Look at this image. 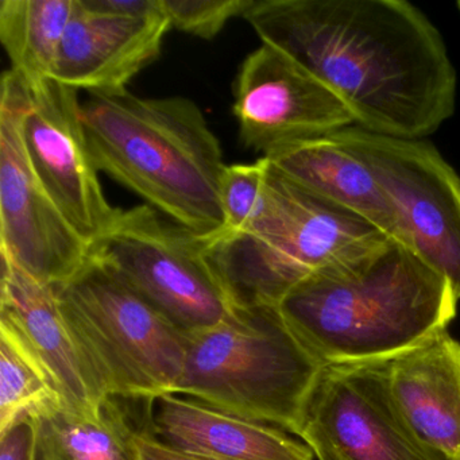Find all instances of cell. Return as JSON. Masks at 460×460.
<instances>
[{"instance_id": "cell-1", "label": "cell", "mask_w": 460, "mask_h": 460, "mask_svg": "<svg viewBox=\"0 0 460 460\" xmlns=\"http://www.w3.org/2000/svg\"><path fill=\"white\" fill-rule=\"evenodd\" d=\"M243 18L262 44L324 83L358 128L424 139L454 115L446 42L406 0H254Z\"/></svg>"}, {"instance_id": "cell-2", "label": "cell", "mask_w": 460, "mask_h": 460, "mask_svg": "<svg viewBox=\"0 0 460 460\" xmlns=\"http://www.w3.org/2000/svg\"><path fill=\"white\" fill-rule=\"evenodd\" d=\"M449 282L393 238L362 257L298 282L279 314L320 365L385 362L456 316Z\"/></svg>"}, {"instance_id": "cell-3", "label": "cell", "mask_w": 460, "mask_h": 460, "mask_svg": "<svg viewBox=\"0 0 460 460\" xmlns=\"http://www.w3.org/2000/svg\"><path fill=\"white\" fill-rule=\"evenodd\" d=\"M82 120L99 172L204 242L223 233L219 139L195 102L90 95Z\"/></svg>"}, {"instance_id": "cell-4", "label": "cell", "mask_w": 460, "mask_h": 460, "mask_svg": "<svg viewBox=\"0 0 460 460\" xmlns=\"http://www.w3.org/2000/svg\"><path fill=\"white\" fill-rule=\"evenodd\" d=\"M387 238L359 215L270 166L268 204L257 226L206 243V252L236 305H277L306 277L346 265Z\"/></svg>"}, {"instance_id": "cell-5", "label": "cell", "mask_w": 460, "mask_h": 460, "mask_svg": "<svg viewBox=\"0 0 460 460\" xmlns=\"http://www.w3.org/2000/svg\"><path fill=\"white\" fill-rule=\"evenodd\" d=\"M323 366L274 305H238L220 324L187 335L176 394L297 436Z\"/></svg>"}, {"instance_id": "cell-6", "label": "cell", "mask_w": 460, "mask_h": 460, "mask_svg": "<svg viewBox=\"0 0 460 460\" xmlns=\"http://www.w3.org/2000/svg\"><path fill=\"white\" fill-rule=\"evenodd\" d=\"M55 292L69 331L110 398L152 402L176 394L187 335L111 269L90 257Z\"/></svg>"}, {"instance_id": "cell-7", "label": "cell", "mask_w": 460, "mask_h": 460, "mask_svg": "<svg viewBox=\"0 0 460 460\" xmlns=\"http://www.w3.org/2000/svg\"><path fill=\"white\" fill-rule=\"evenodd\" d=\"M174 327L190 335L225 322L236 304L215 270L203 239L149 206L118 208L90 246Z\"/></svg>"}, {"instance_id": "cell-8", "label": "cell", "mask_w": 460, "mask_h": 460, "mask_svg": "<svg viewBox=\"0 0 460 460\" xmlns=\"http://www.w3.org/2000/svg\"><path fill=\"white\" fill-rule=\"evenodd\" d=\"M378 181L397 214L401 243L444 277L460 301V176L433 145L351 126L333 133Z\"/></svg>"}, {"instance_id": "cell-9", "label": "cell", "mask_w": 460, "mask_h": 460, "mask_svg": "<svg viewBox=\"0 0 460 460\" xmlns=\"http://www.w3.org/2000/svg\"><path fill=\"white\" fill-rule=\"evenodd\" d=\"M31 106L29 85L13 71L0 93V255L52 288L76 276L90 244L61 214L29 161L22 126Z\"/></svg>"}, {"instance_id": "cell-10", "label": "cell", "mask_w": 460, "mask_h": 460, "mask_svg": "<svg viewBox=\"0 0 460 460\" xmlns=\"http://www.w3.org/2000/svg\"><path fill=\"white\" fill-rule=\"evenodd\" d=\"M297 436L317 460H454L403 419L390 397L384 362L323 366Z\"/></svg>"}, {"instance_id": "cell-11", "label": "cell", "mask_w": 460, "mask_h": 460, "mask_svg": "<svg viewBox=\"0 0 460 460\" xmlns=\"http://www.w3.org/2000/svg\"><path fill=\"white\" fill-rule=\"evenodd\" d=\"M234 98L239 139L262 157L355 126L349 107L324 83L270 45L244 58Z\"/></svg>"}, {"instance_id": "cell-12", "label": "cell", "mask_w": 460, "mask_h": 460, "mask_svg": "<svg viewBox=\"0 0 460 460\" xmlns=\"http://www.w3.org/2000/svg\"><path fill=\"white\" fill-rule=\"evenodd\" d=\"M31 91L22 134L31 168L61 214L91 246L111 225L118 208L107 200L91 157L79 91L55 80Z\"/></svg>"}, {"instance_id": "cell-13", "label": "cell", "mask_w": 460, "mask_h": 460, "mask_svg": "<svg viewBox=\"0 0 460 460\" xmlns=\"http://www.w3.org/2000/svg\"><path fill=\"white\" fill-rule=\"evenodd\" d=\"M0 327L14 333L31 351L69 408L98 414L111 400L69 331L55 288L6 258H2Z\"/></svg>"}, {"instance_id": "cell-14", "label": "cell", "mask_w": 460, "mask_h": 460, "mask_svg": "<svg viewBox=\"0 0 460 460\" xmlns=\"http://www.w3.org/2000/svg\"><path fill=\"white\" fill-rule=\"evenodd\" d=\"M171 22L163 13L123 17L76 0L52 80L90 95H114L160 58Z\"/></svg>"}, {"instance_id": "cell-15", "label": "cell", "mask_w": 460, "mask_h": 460, "mask_svg": "<svg viewBox=\"0 0 460 460\" xmlns=\"http://www.w3.org/2000/svg\"><path fill=\"white\" fill-rule=\"evenodd\" d=\"M145 427L168 446L208 460H314V451L284 429L185 395L166 394L149 402Z\"/></svg>"}, {"instance_id": "cell-16", "label": "cell", "mask_w": 460, "mask_h": 460, "mask_svg": "<svg viewBox=\"0 0 460 460\" xmlns=\"http://www.w3.org/2000/svg\"><path fill=\"white\" fill-rule=\"evenodd\" d=\"M384 367L390 397L414 432L460 460V341L438 331Z\"/></svg>"}, {"instance_id": "cell-17", "label": "cell", "mask_w": 460, "mask_h": 460, "mask_svg": "<svg viewBox=\"0 0 460 460\" xmlns=\"http://www.w3.org/2000/svg\"><path fill=\"white\" fill-rule=\"evenodd\" d=\"M265 158L298 187L359 215L401 242L397 214L370 168L333 134L284 147Z\"/></svg>"}, {"instance_id": "cell-18", "label": "cell", "mask_w": 460, "mask_h": 460, "mask_svg": "<svg viewBox=\"0 0 460 460\" xmlns=\"http://www.w3.org/2000/svg\"><path fill=\"white\" fill-rule=\"evenodd\" d=\"M34 430V460H134L133 427L114 398L98 414L82 413L55 397L28 414Z\"/></svg>"}, {"instance_id": "cell-19", "label": "cell", "mask_w": 460, "mask_h": 460, "mask_svg": "<svg viewBox=\"0 0 460 460\" xmlns=\"http://www.w3.org/2000/svg\"><path fill=\"white\" fill-rule=\"evenodd\" d=\"M76 0H2L0 41L12 68L29 88L52 80Z\"/></svg>"}, {"instance_id": "cell-20", "label": "cell", "mask_w": 460, "mask_h": 460, "mask_svg": "<svg viewBox=\"0 0 460 460\" xmlns=\"http://www.w3.org/2000/svg\"><path fill=\"white\" fill-rule=\"evenodd\" d=\"M56 394L44 368L7 328L0 327V433Z\"/></svg>"}, {"instance_id": "cell-21", "label": "cell", "mask_w": 460, "mask_h": 460, "mask_svg": "<svg viewBox=\"0 0 460 460\" xmlns=\"http://www.w3.org/2000/svg\"><path fill=\"white\" fill-rule=\"evenodd\" d=\"M269 171L270 165L265 157L252 164L226 166L220 184L225 228L209 242L244 235L257 226L268 204Z\"/></svg>"}, {"instance_id": "cell-22", "label": "cell", "mask_w": 460, "mask_h": 460, "mask_svg": "<svg viewBox=\"0 0 460 460\" xmlns=\"http://www.w3.org/2000/svg\"><path fill=\"white\" fill-rule=\"evenodd\" d=\"M254 0H161L164 14L177 31L212 40L228 21L244 17Z\"/></svg>"}, {"instance_id": "cell-23", "label": "cell", "mask_w": 460, "mask_h": 460, "mask_svg": "<svg viewBox=\"0 0 460 460\" xmlns=\"http://www.w3.org/2000/svg\"><path fill=\"white\" fill-rule=\"evenodd\" d=\"M130 447L133 449L134 460H208L168 446L152 435L145 425L133 428Z\"/></svg>"}, {"instance_id": "cell-24", "label": "cell", "mask_w": 460, "mask_h": 460, "mask_svg": "<svg viewBox=\"0 0 460 460\" xmlns=\"http://www.w3.org/2000/svg\"><path fill=\"white\" fill-rule=\"evenodd\" d=\"M0 460H34V430L28 417L0 433Z\"/></svg>"}, {"instance_id": "cell-25", "label": "cell", "mask_w": 460, "mask_h": 460, "mask_svg": "<svg viewBox=\"0 0 460 460\" xmlns=\"http://www.w3.org/2000/svg\"><path fill=\"white\" fill-rule=\"evenodd\" d=\"M85 6L107 14L147 17L163 13L161 0H83Z\"/></svg>"}, {"instance_id": "cell-26", "label": "cell", "mask_w": 460, "mask_h": 460, "mask_svg": "<svg viewBox=\"0 0 460 460\" xmlns=\"http://www.w3.org/2000/svg\"><path fill=\"white\" fill-rule=\"evenodd\" d=\"M456 7H457V10H459V13H460V0H457Z\"/></svg>"}]
</instances>
